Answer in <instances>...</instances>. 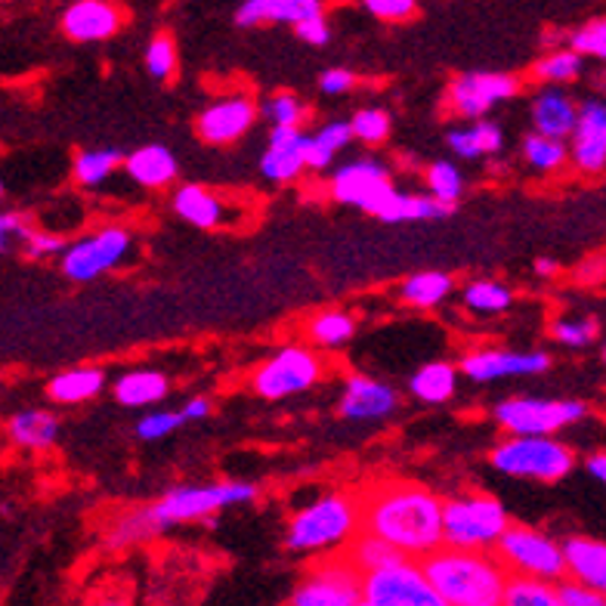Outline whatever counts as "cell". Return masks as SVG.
Returning <instances> with one entry per match:
<instances>
[{
    "mask_svg": "<svg viewBox=\"0 0 606 606\" xmlns=\"http://www.w3.org/2000/svg\"><path fill=\"white\" fill-rule=\"evenodd\" d=\"M560 606H606V594L600 591H594L585 582H566V585H560L557 588Z\"/></svg>",
    "mask_w": 606,
    "mask_h": 606,
    "instance_id": "681fc988",
    "label": "cell"
},
{
    "mask_svg": "<svg viewBox=\"0 0 606 606\" xmlns=\"http://www.w3.org/2000/svg\"><path fill=\"white\" fill-rule=\"evenodd\" d=\"M501 130L492 121H480L477 127L470 130H451L449 134V146L455 149V156L461 158H480V156H492L501 149Z\"/></svg>",
    "mask_w": 606,
    "mask_h": 606,
    "instance_id": "4dcf8cb0",
    "label": "cell"
},
{
    "mask_svg": "<svg viewBox=\"0 0 606 606\" xmlns=\"http://www.w3.org/2000/svg\"><path fill=\"white\" fill-rule=\"evenodd\" d=\"M594 334H597V326L591 319H563L554 326V338L566 347H585L594 341Z\"/></svg>",
    "mask_w": 606,
    "mask_h": 606,
    "instance_id": "c3c4849f",
    "label": "cell"
},
{
    "mask_svg": "<svg viewBox=\"0 0 606 606\" xmlns=\"http://www.w3.org/2000/svg\"><path fill=\"white\" fill-rule=\"evenodd\" d=\"M604 362H606V350H604Z\"/></svg>",
    "mask_w": 606,
    "mask_h": 606,
    "instance_id": "91938a15",
    "label": "cell"
},
{
    "mask_svg": "<svg viewBox=\"0 0 606 606\" xmlns=\"http://www.w3.org/2000/svg\"><path fill=\"white\" fill-rule=\"evenodd\" d=\"M427 187H430V195H436L439 202L455 204L461 199L465 183H461V173H458L455 164H449V161H434L427 168Z\"/></svg>",
    "mask_w": 606,
    "mask_h": 606,
    "instance_id": "60d3db41",
    "label": "cell"
},
{
    "mask_svg": "<svg viewBox=\"0 0 606 606\" xmlns=\"http://www.w3.org/2000/svg\"><path fill=\"white\" fill-rule=\"evenodd\" d=\"M353 134L362 142H384L390 137V115L384 109H362L353 115Z\"/></svg>",
    "mask_w": 606,
    "mask_h": 606,
    "instance_id": "ee69618b",
    "label": "cell"
},
{
    "mask_svg": "<svg viewBox=\"0 0 606 606\" xmlns=\"http://www.w3.org/2000/svg\"><path fill=\"white\" fill-rule=\"evenodd\" d=\"M121 10L109 0H75L63 13V32L72 41L81 44H94L106 41L121 29Z\"/></svg>",
    "mask_w": 606,
    "mask_h": 606,
    "instance_id": "e0dca14e",
    "label": "cell"
},
{
    "mask_svg": "<svg viewBox=\"0 0 606 606\" xmlns=\"http://www.w3.org/2000/svg\"><path fill=\"white\" fill-rule=\"evenodd\" d=\"M362 529V508L350 496H326L291 520L285 544L297 554L334 551Z\"/></svg>",
    "mask_w": 606,
    "mask_h": 606,
    "instance_id": "3957f363",
    "label": "cell"
},
{
    "mask_svg": "<svg viewBox=\"0 0 606 606\" xmlns=\"http://www.w3.org/2000/svg\"><path fill=\"white\" fill-rule=\"evenodd\" d=\"M465 307L474 312H504L511 307V291L498 281H474L465 288Z\"/></svg>",
    "mask_w": 606,
    "mask_h": 606,
    "instance_id": "f35d334b",
    "label": "cell"
},
{
    "mask_svg": "<svg viewBox=\"0 0 606 606\" xmlns=\"http://www.w3.org/2000/svg\"><path fill=\"white\" fill-rule=\"evenodd\" d=\"M257 498V489L248 482H217V486H177L149 511L158 520V527L168 529L189 520H208L223 508L248 504Z\"/></svg>",
    "mask_w": 606,
    "mask_h": 606,
    "instance_id": "8992f818",
    "label": "cell"
},
{
    "mask_svg": "<svg viewBox=\"0 0 606 606\" xmlns=\"http://www.w3.org/2000/svg\"><path fill=\"white\" fill-rule=\"evenodd\" d=\"M578 72H582V53L573 47L551 53V56H544L542 63L535 65V75L542 81H554V84L578 78Z\"/></svg>",
    "mask_w": 606,
    "mask_h": 606,
    "instance_id": "b9f144b4",
    "label": "cell"
},
{
    "mask_svg": "<svg viewBox=\"0 0 606 606\" xmlns=\"http://www.w3.org/2000/svg\"><path fill=\"white\" fill-rule=\"evenodd\" d=\"M451 291V279L446 273H415L412 279L403 285V300L412 307H436L439 300H446Z\"/></svg>",
    "mask_w": 606,
    "mask_h": 606,
    "instance_id": "d6a6232c",
    "label": "cell"
},
{
    "mask_svg": "<svg viewBox=\"0 0 606 606\" xmlns=\"http://www.w3.org/2000/svg\"><path fill=\"white\" fill-rule=\"evenodd\" d=\"M588 474L594 480L606 482V455H594V458H588Z\"/></svg>",
    "mask_w": 606,
    "mask_h": 606,
    "instance_id": "6f0895ef",
    "label": "cell"
},
{
    "mask_svg": "<svg viewBox=\"0 0 606 606\" xmlns=\"http://www.w3.org/2000/svg\"><path fill=\"white\" fill-rule=\"evenodd\" d=\"M498 560L520 575H535L554 582L560 575H566V554L563 544L547 539L542 532L529 527H508L504 535L496 544Z\"/></svg>",
    "mask_w": 606,
    "mask_h": 606,
    "instance_id": "ba28073f",
    "label": "cell"
},
{
    "mask_svg": "<svg viewBox=\"0 0 606 606\" xmlns=\"http://www.w3.org/2000/svg\"><path fill=\"white\" fill-rule=\"evenodd\" d=\"M168 396V378L152 369L127 372L115 384V400L121 405H152Z\"/></svg>",
    "mask_w": 606,
    "mask_h": 606,
    "instance_id": "83f0119b",
    "label": "cell"
},
{
    "mask_svg": "<svg viewBox=\"0 0 606 606\" xmlns=\"http://www.w3.org/2000/svg\"><path fill=\"white\" fill-rule=\"evenodd\" d=\"M118 164H125L121 152L115 149H96V152H81L75 158V180L81 187H99Z\"/></svg>",
    "mask_w": 606,
    "mask_h": 606,
    "instance_id": "74e56055",
    "label": "cell"
},
{
    "mask_svg": "<svg viewBox=\"0 0 606 606\" xmlns=\"http://www.w3.org/2000/svg\"><path fill=\"white\" fill-rule=\"evenodd\" d=\"M396 408V393L381 381L353 374L341 396V415L350 421H384Z\"/></svg>",
    "mask_w": 606,
    "mask_h": 606,
    "instance_id": "ffe728a7",
    "label": "cell"
},
{
    "mask_svg": "<svg viewBox=\"0 0 606 606\" xmlns=\"http://www.w3.org/2000/svg\"><path fill=\"white\" fill-rule=\"evenodd\" d=\"M254 118H257V109H254V103L245 99V96L220 99L211 109L202 111V118H199V137L204 142H214V146H226V142L238 140L242 134H248Z\"/></svg>",
    "mask_w": 606,
    "mask_h": 606,
    "instance_id": "ac0fdd59",
    "label": "cell"
},
{
    "mask_svg": "<svg viewBox=\"0 0 606 606\" xmlns=\"http://www.w3.org/2000/svg\"><path fill=\"white\" fill-rule=\"evenodd\" d=\"M127 248H130L127 230L109 226V230L91 235V238H84V242L65 251L63 273L75 281H91L96 276H103L106 269H115V266L121 264Z\"/></svg>",
    "mask_w": 606,
    "mask_h": 606,
    "instance_id": "7c38bea8",
    "label": "cell"
},
{
    "mask_svg": "<svg viewBox=\"0 0 606 606\" xmlns=\"http://www.w3.org/2000/svg\"><path fill=\"white\" fill-rule=\"evenodd\" d=\"M362 604L369 606H446L421 563L400 557L362 573Z\"/></svg>",
    "mask_w": 606,
    "mask_h": 606,
    "instance_id": "5b68a950",
    "label": "cell"
},
{
    "mask_svg": "<svg viewBox=\"0 0 606 606\" xmlns=\"http://www.w3.org/2000/svg\"><path fill=\"white\" fill-rule=\"evenodd\" d=\"M0 233H3V238H10V235H17V238H29L32 235V230L25 226V217H19V214H3L0 217Z\"/></svg>",
    "mask_w": 606,
    "mask_h": 606,
    "instance_id": "11a10c76",
    "label": "cell"
},
{
    "mask_svg": "<svg viewBox=\"0 0 606 606\" xmlns=\"http://www.w3.org/2000/svg\"><path fill=\"white\" fill-rule=\"evenodd\" d=\"M125 171L140 183V187L161 189L177 177V161L164 146H142L140 152L125 158Z\"/></svg>",
    "mask_w": 606,
    "mask_h": 606,
    "instance_id": "d4e9b609",
    "label": "cell"
},
{
    "mask_svg": "<svg viewBox=\"0 0 606 606\" xmlns=\"http://www.w3.org/2000/svg\"><path fill=\"white\" fill-rule=\"evenodd\" d=\"M551 369V357L535 353H511V350H480L461 359V374L470 381H498V378H520V374H544Z\"/></svg>",
    "mask_w": 606,
    "mask_h": 606,
    "instance_id": "5bb4252c",
    "label": "cell"
},
{
    "mask_svg": "<svg viewBox=\"0 0 606 606\" xmlns=\"http://www.w3.org/2000/svg\"><path fill=\"white\" fill-rule=\"evenodd\" d=\"M575 121H578L575 103L566 94L554 91V87L532 99V125L539 134L563 140V137H573Z\"/></svg>",
    "mask_w": 606,
    "mask_h": 606,
    "instance_id": "603a6c76",
    "label": "cell"
},
{
    "mask_svg": "<svg viewBox=\"0 0 606 606\" xmlns=\"http://www.w3.org/2000/svg\"><path fill=\"white\" fill-rule=\"evenodd\" d=\"M173 208H177L180 217L192 223V226H199V230H214V226H220L226 220L223 202H220L214 192H208L202 187L177 189Z\"/></svg>",
    "mask_w": 606,
    "mask_h": 606,
    "instance_id": "484cf974",
    "label": "cell"
},
{
    "mask_svg": "<svg viewBox=\"0 0 606 606\" xmlns=\"http://www.w3.org/2000/svg\"><path fill=\"white\" fill-rule=\"evenodd\" d=\"M310 142L312 137L300 134L297 127H273L269 149H266L264 161H261V171H264L266 180H273V183H288V180H295L297 173L307 168Z\"/></svg>",
    "mask_w": 606,
    "mask_h": 606,
    "instance_id": "2e32d148",
    "label": "cell"
},
{
    "mask_svg": "<svg viewBox=\"0 0 606 606\" xmlns=\"http://www.w3.org/2000/svg\"><path fill=\"white\" fill-rule=\"evenodd\" d=\"M322 17V0H245L235 13L242 29L264 25V22H304V19Z\"/></svg>",
    "mask_w": 606,
    "mask_h": 606,
    "instance_id": "7402d4cb",
    "label": "cell"
},
{
    "mask_svg": "<svg viewBox=\"0 0 606 606\" xmlns=\"http://www.w3.org/2000/svg\"><path fill=\"white\" fill-rule=\"evenodd\" d=\"M424 573L434 582L446 606H498L504 604L508 566L501 560L489 557L486 551L467 547H439L430 557H424Z\"/></svg>",
    "mask_w": 606,
    "mask_h": 606,
    "instance_id": "7a4b0ae2",
    "label": "cell"
},
{
    "mask_svg": "<svg viewBox=\"0 0 606 606\" xmlns=\"http://www.w3.org/2000/svg\"><path fill=\"white\" fill-rule=\"evenodd\" d=\"M322 378V362L304 347H285L254 374V390L264 400H285L310 390Z\"/></svg>",
    "mask_w": 606,
    "mask_h": 606,
    "instance_id": "30bf717a",
    "label": "cell"
},
{
    "mask_svg": "<svg viewBox=\"0 0 606 606\" xmlns=\"http://www.w3.org/2000/svg\"><path fill=\"white\" fill-rule=\"evenodd\" d=\"M161 532V527H158V520L152 517V511L149 508H140V511L127 513V517H121L118 523H115V529H111L109 535V544L111 547H134V544L146 542V539H152V535H158Z\"/></svg>",
    "mask_w": 606,
    "mask_h": 606,
    "instance_id": "d590c367",
    "label": "cell"
},
{
    "mask_svg": "<svg viewBox=\"0 0 606 606\" xmlns=\"http://www.w3.org/2000/svg\"><path fill=\"white\" fill-rule=\"evenodd\" d=\"M390 189V173L384 164L378 161H353L331 180V195L343 204H357V208H369V204Z\"/></svg>",
    "mask_w": 606,
    "mask_h": 606,
    "instance_id": "d6986e66",
    "label": "cell"
},
{
    "mask_svg": "<svg viewBox=\"0 0 606 606\" xmlns=\"http://www.w3.org/2000/svg\"><path fill=\"white\" fill-rule=\"evenodd\" d=\"M60 251H65L60 235L32 233L25 238V254H29V257H50V254H60Z\"/></svg>",
    "mask_w": 606,
    "mask_h": 606,
    "instance_id": "816d5d0a",
    "label": "cell"
},
{
    "mask_svg": "<svg viewBox=\"0 0 606 606\" xmlns=\"http://www.w3.org/2000/svg\"><path fill=\"white\" fill-rule=\"evenodd\" d=\"M362 529L405 557H430L446 542V504L421 486L393 482L362 504Z\"/></svg>",
    "mask_w": 606,
    "mask_h": 606,
    "instance_id": "6da1fadb",
    "label": "cell"
},
{
    "mask_svg": "<svg viewBox=\"0 0 606 606\" xmlns=\"http://www.w3.org/2000/svg\"><path fill=\"white\" fill-rule=\"evenodd\" d=\"M455 387H458V374H455V365H449V362H430L412 378V393L418 396L421 403H446L455 393Z\"/></svg>",
    "mask_w": 606,
    "mask_h": 606,
    "instance_id": "f546056e",
    "label": "cell"
},
{
    "mask_svg": "<svg viewBox=\"0 0 606 606\" xmlns=\"http://www.w3.org/2000/svg\"><path fill=\"white\" fill-rule=\"evenodd\" d=\"M353 319L347 316V312H322V316H316L310 326L312 341L322 343V347H341L353 338Z\"/></svg>",
    "mask_w": 606,
    "mask_h": 606,
    "instance_id": "ab89813d",
    "label": "cell"
},
{
    "mask_svg": "<svg viewBox=\"0 0 606 606\" xmlns=\"http://www.w3.org/2000/svg\"><path fill=\"white\" fill-rule=\"evenodd\" d=\"M264 111L273 125H281V127H297L300 121H304V106L297 103L295 96H288V94L273 96V99L266 103Z\"/></svg>",
    "mask_w": 606,
    "mask_h": 606,
    "instance_id": "bcb514c9",
    "label": "cell"
},
{
    "mask_svg": "<svg viewBox=\"0 0 606 606\" xmlns=\"http://www.w3.org/2000/svg\"><path fill=\"white\" fill-rule=\"evenodd\" d=\"M504 604L508 606H560L557 591L547 585V578L513 573L504 588Z\"/></svg>",
    "mask_w": 606,
    "mask_h": 606,
    "instance_id": "1f68e13d",
    "label": "cell"
},
{
    "mask_svg": "<svg viewBox=\"0 0 606 606\" xmlns=\"http://www.w3.org/2000/svg\"><path fill=\"white\" fill-rule=\"evenodd\" d=\"M347 557L353 560L362 573H372V570H378V566H387V563L405 557V554L403 551H396L390 542H384V539H378V535H372V532H365V529H362V535H359L357 542L350 544Z\"/></svg>",
    "mask_w": 606,
    "mask_h": 606,
    "instance_id": "e575fe53",
    "label": "cell"
},
{
    "mask_svg": "<svg viewBox=\"0 0 606 606\" xmlns=\"http://www.w3.org/2000/svg\"><path fill=\"white\" fill-rule=\"evenodd\" d=\"M523 156H527V161L535 171H557V168H563L570 149H566L563 140H557V137H547V134H539V130H535V134L527 137V142H523Z\"/></svg>",
    "mask_w": 606,
    "mask_h": 606,
    "instance_id": "8d00e7d4",
    "label": "cell"
},
{
    "mask_svg": "<svg viewBox=\"0 0 606 606\" xmlns=\"http://www.w3.org/2000/svg\"><path fill=\"white\" fill-rule=\"evenodd\" d=\"M7 434L22 449H47L60 436V421L53 418L50 412L32 408V412L13 415L10 424H7Z\"/></svg>",
    "mask_w": 606,
    "mask_h": 606,
    "instance_id": "4316f807",
    "label": "cell"
},
{
    "mask_svg": "<svg viewBox=\"0 0 606 606\" xmlns=\"http://www.w3.org/2000/svg\"><path fill=\"white\" fill-rule=\"evenodd\" d=\"M365 10L378 19H387V22H400L415 13L418 0H362Z\"/></svg>",
    "mask_w": 606,
    "mask_h": 606,
    "instance_id": "f907efd6",
    "label": "cell"
},
{
    "mask_svg": "<svg viewBox=\"0 0 606 606\" xmlns=\"http://www.w3.org/2000/svg\"><path fill=\"white\" fill-rule=\"evenodd\" d=\"M103 390V372L99 369H72V372L56 374L50 381V400L56 403H84V400H94L96 393Z\"/></svg>",
    "mask_w": 606,
    "mask_h": 606,
    "instance_id": "f1b7e54d",
    "label": "cell"
},
{
    "mask_svg": "<svg viewBox=\"0 0 606 606\" xmlns=\"http://www.w3.org/2000/svg\"><path fill=\"white\" fill-rule=\"evenodd\" d=\"M328 25L322 17H312V19H304V22H297V38L300 41H307V44H312V47H322L328 41Z\"/></svg>",
    "mask_w": 606,
    "mask_h": 606,
    "instance_id": "f5cc1de1",
    "label": "cell"
},
{
    "mask_svg": "<svg viewBox=\"0 0 606 606\" xmlns=\"http://www.w3.org/2000/svg\"><path fill=\"white\" fill-rule=\"evenodd\" d=\"M535 273H539V276H554V273H557V264L542 257V261H535Z\"/></svg>",
    "mask_w": 606,
    "mask_h": 606,
    "instance_id": "680465c9",
    "label": "cell"
},
{
    "mask_svg": "<svg viewBox=\"0 0 606 606\" xmlns=\"http://www.w3.org/2000/svg\"><path fill=\"white\" fill-rule=\"evenodd\" d=\"M183 421H187L183 412H156L137 424V434H140V439H161V436L173 434Z\"/></svg>",
    "mask_w": 606,
    "mask_h": 606,
    "instance_id": "7dc6e473",
    "label": "cell"
},
{
    "mask_svg": "<svg viewBox=\"0 0 606 606\" xmlns=\"http://www.w3.org/2000/svg\"><path fill=\"white\" fill-rule=\"evenodd\" d=\"M517 91H520V84H517L513 75H480V72H470V75L451 81L449 103L461 118H482L496 103L511 99Z\"/></svg>",
    "mask_w": 606,
    "mask_h": 606,
    "instance_id": "4fadbf2b",
    "label": "cell"
},
{
    "mask_svg": "<svg viewBox=\"0 0 606 606\" xmlns=\"http://www.w3.org/2000/svg\"><path fill=\"white\" fill-rule=\"evenodd\" d=\"M183 415H187V421L208 418V415H211V403L202 400V396H195V400H189V403L183 405Z\"/></svg>",
    "mask_w": 606,
    "mask_h": 606,
    "instance_id": "9f6ffc18",
    "label": "cell"
},
{
    "mask_svg": "<svg viewBox=\"0 0 606 606\" xmlns=\"http://www.w3.org/2000/svg\"><path fill=\"white\" fill-rule=\"evenodd\" d=\"M508 513L492 496H465L446 501V544L467 551H489L504 535Z\"/></svg>",
    "mask_w": 606,
    "mask_h": 606,
    "instance_id": "52a82bcc",
    "label": "cell"
},
{
    "mask_svg": "<svg viewBox=\"0 0 606 606\" xmlns=\"http://www.w3.org/2000/svg\"><path fill=\"white\" fill-rule=\"evenodd\" d=\"M353 75L347 72V68H328L326 75H322V91L326 94H347L350 87H353Z\"/></svg>",
    "mask_w": 606,
    "mask_h": 606,
    "instance_id": "db71d44e",
    "label": "cell"
},
{
    "mask_svg": "<svg viewBox=\"0 0 606 606\" xmlns=\"http://www.w3.org/2000/svg\"><path fill=\"white\" fill-rule=\"evenodd\" d=\"M570 47L578 50L582 56H597V60H606V19L600 22H591L585 29L570 38Z\"/></svg>",
    "mask_w": 606,
    "mask_h": 606,
    "instance_id": "f6af8a7d",
    "label": "cell"
},
{
    "mask_svg": "<svg viewBox=\"0 0 606 606\" xmlns=\"http://www.w3.org/2000/svg\"><path fill=\"white\" fill-rule=\"evenodd\" d=\"M353 125H343V121H334V125H326L310 142V156H307V168L312 171H322L331 164V158L341 152L347 142L353 140Z\"/></svg>",
    "mask_w": 606,
    "mask_h": 606,
    "instance_id": "836d02e7",
    "label": "cell"
},
{
    "mask_svg": "<svg viewBox=\"0 0 606 606\" xmlns=\"http://www.w3.org/2000/svg\"><path fill=\"white\" fill-rule=\"evenodd\" d=\"M585 405L575 400H504L496 408V421L513 436H551L566 424L585 418Z\"/></svg>",
    "mask_w": 606,
    "mask_h": 606,
    "instance_id": "9c48e42d",
    "label": "cell"
},
{
    "mask_svg": "<svg viewBox=\"0 0 606 606\" xmlns=\"http://www.w3.org/2000/svg\"><path fill=\"white\" fill-rule=\"evenodd\" d=\"M451 208L455 204L439 202L436 195H405L390 187L365 211L384 223H400V220H443L449 217Z\"/></svg>",
    "mask_w": 606,
    "mask_h": 606,
    "instance_id": "44dd1931",
    "label": "cell"
},
{
    "mask_svg": "<svg viewBox=\"0 0 606 606\" xmlns=\"http://www.w3.org/2000/svg\"><path fill=\"white\" fill-rule=\"evenodd\" d=\"M573 451L551 436H513L492 449V467L517 480L557 482L573 470Z\"/></svg>",
    "mask_w": 606,
    "mask_h": 606,
    "instance_id": "277c9868",
    "label": "cell"
},
{
    "mask_svg": "<svg viewBox=\"0 0 606 606\" xmlns=\"http://www.w3.org/2000/svg\"><path fill=\"white\" fill-rule=\"evenodd\" d=\"M146 68H149V75L158 81L171 78V72L177 68V50H173V41L168 34L152 38V44L146 50Z\"/></svg>",
    "mask_w": 606,
    "mask_h": 606,
    "instance_id": "7bdbcfd3",
    "label": "cell"
},
{
    "mask_svg": "<svg viewBox=\"0 0 606 606\" xmlns=\"http://www.w3.org/2000/svg\"><path fill=\"white\" fill-rule=\"evenodd\" d=\"M566 573L585 582L594 591L606 594V544L594 539H570L563 542Z\"/></svg>",
    "mask_w": 606,
    "mask_h": 606,
    "instance_id": "cb8c5ba5",
    "label": "cell"
},
{
    "mask_svg": "<svg viewBox=\"0 0 606 606\" xmlns=\"http://www.w3.org/2000/svg\"><path fill=\"white\" fill-rule=\"evenodd\" d=\"M297 606H357L362 604V570L350 557L331 560L316 566L300 585L295 597Z\"/></svg>",
    "mask_w": 606,
    "mask_h": 606,
    "instance_id": "8fae6325",
    "label": "cell"
},
{
    "mask_svg": "<svg viewBox=\"0 0 606 606\" xmlns=\"http://www.w3.org/2000/svg\"><path fill=\"white\" fill-rule=\"evenodd\" d=\"M573 156L575 168L597 173L606 168V103L591 99L578 109V121L573 130Z\"/></svg>",
    "mask_w": 606,
    "mask_h": 606,
    "instance_id": "9a60e30c",
    "label": "cell"
}]
</instances>
